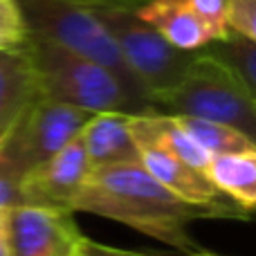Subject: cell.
Returning a JSON list of instances; mask_svg holds the SVG:
<instances>
[{
    "label": "cell",
    "mask_w": 256,
    "mask_h": 256,
    "mask_svg": "<svg viewBox=\"0 0 256 256\" xmlns=\"http://www.w3.org/2000/svg\"><path fill=\"white\" fill-rule=\"evenodd\" d=\"M130 117L128 112H94L86 126L81 128L79 137L86 148L90 171L117 164H137L140 148L130 132Z\"/></svg>",
    "instance_id": "30bf717a"
},
{
    "label": "cell",
    "mask_w": 256,
    "mask_h": 256,
    "mask_svg": "<svg viewBox=\"0 0 256 256\" xmlns=\"http://www.w3.org/2000/svg\"><path fill=\"white\" fill-rule=\"evenodd\" d=\"M227 27L256 43V0H227Z\"/></svg>",
    "instance_id": "e0dca14e"
},
{
    "label": "cell",
    "mask_w": 256,
    "mask_h": 256,
    "mask_svg": "<svg viewBox=\"0 0 256 256\" xmlns=\"http://www.w3.org/2000/svg\"><path fill=\"white\" fill-rule=\"evenodd\" d=\"M0 256L9 254V209H0Z\"/></svg>",
    "instance_id": "ffe728a7"
},
{
    "label": "cell",
    "mask_w": 256,
    "mask_h": 256,
    "mask_svg": "<svg viewBox=\"0 0 256 256\" xmlns=\"http://www.w3.org/2000/svg\"><path fill=\"white\" fill-rule=\"evenodd\" d=\"M178 124L191 135L196 144H200L209 155H227V153H240V150L254 148L252 142H248L240 132L232 130L227 126L214 124V122L200 120V117L189 115H173Z\"/></svg>",
    "instance_id": "9a60e30c"
},
{
    "label": "cell",
    "mask_w": 256,
    "mask_h": 256,
    "mask_svg": "<svg viewBox=\"0 0 256 256\" xmlns=\"http://www.w3.org/2000/svg\"><path fill=\"white\" fill-rule=\"evenodd\" d=\"M92 115L94 112L36 94L0 144V158L25 176L79 137Z\"/></svg>",
    "instance_id": "8992f818"
},
{
    "label": "cell",
    "mask_w": 256,
    "mask_h": 256,
    "mask_svg": "<svg viewBox=\"0 0 256 256\" xmlns=\"http://www.w3.org/2000/svg\"><path fill=\"white\" fill-rule=\"evenodd\" d=\"M196 16H200L214 32L220 36L227 34V0H180Z\"/></svg>",
    "instance_id": "ac0fdd59"
},
{
    "label": "cell",
    "mask_w": 256,
    "mask_h": 256,
    "mask_svg": "<svg viewBox=\"0 0 256 256\" xmlns=\"http://www.w3.org/2000/svg\"><path fill=\"white\" fill-rule=\"evenodd\" d=\"M27 40H30V27L18 2L0 0V52H20Z\"/></svg>",
    "instance_id": "2e32d148"
},
{
    "label": "cell",
    "mask_w": 256,
    "mask_h": 256,
    "mask_svg": "<svg viewBox=\"0 0 256 256\" xmlns=\"http://www.w3.org/2000/svg\"><path fill=\"white\" fill-rule=\"evenodd\" d=\"M137 0H92L90 12L120 50L128 72L150 102L173 90L186 76L196 52L173 48L135 12Z\"/></svg>",
    "instance_id": "3957f363"
},
{
    "label": "cell",
    "mask_w": 256,
    "mask_h": 256,
    "mask_svg": "<svg viewBox=\"0 0 256 256\" xmlns=\"http://www.w3.org/2000/svg\"><path fill=\"white\" fill-rule=\"evenodd\" d=\"M137 16L178 50L198 52L218 34L180 0H137Z\"/></svg>",
    "instance_id": "8fae6325"
},
{
    "label": "cell",
    "mask_w": 256,
    "mask_h": 256,
    "mask_svg": "<svg viewBox=\"0 0 256 256\" xmlns=\"http://www.w3.org/2000/svg\"><path fill=\"white\" fill-rule=\"evenodd\" d=\"M22 52L32 63L38 94L45 99L88 112H162L155 104L128 88L110 68L74 52L63 43L30 34Z\"/></svg>",
    "instance_id": "7a4b0ae2"
},
{
    "label": "cell",
    "mask_w": 256,
    "mask_h": 256,
    "mask_svg": "<svg viewBox=\"0 0 256 256\" xmlns=\"http://www.w3.org/2000/svg\"><path fill=\"white\" fill-rule=\"evenodd\" d=\"M16 2L25 16L32 36L56 40L84 56L94 58L97 63L110 68L140 97L150 102L144 88L128 72L124 58L110 40V36L104 32V27L92 16L90 12L92 0H16Z\"/></svg>",
    "instance_id": "5b68a950"
},
{
    "label": "cell",
    "mask_w": 256,
    "mask_h": 256,
    "mask_svg": "<svg viewBox=\"0 0 256 256\" xmlns=\"http://www.w3.org/2000/svg\"><path fill=\"white\" fill-rule=\"evenodd\" d=\"M76 256H155V254H146V252H132V250H124V248H112V245H104L97 240L84 236L81 240V248Z\"/></svg>",
    "instance_id": "d6986e66"
},
{
    "label": "cell",
    "mask_w": 256,
    "mask_h": 256,
    "mask_svg": "<svg viewBox=\"0 0 256 256\" xmlns=\"http://www.w3.org/2000/svg\"><path fill=\"white\" fill-rule=\"evenodd\" d=\"M207 178L216 184L220 194L234 200L248 214H256V148L240 153L212 155L207 168Z\"/></svg>",
    "instance_id": "4fadbf2b"
},
{
    "label": "cell",
    "mask_w": 256,
    "mask_h": 256,
    "mask_svg": "<svg viewBox=\"0 0 256 256\" xmlns=\"http://www.w3.org/2000/svg\"><path fill=\"white\" fill-rule=\"evenodd\" d=\"M36 94V76L25 52H0V144Z\"/></svg>",
    "instance_id": "7c38bea8"
},
{
    "label": "cell",
    "mask_w": 256,
    "mask_h": 256,
    "mask_svg": "<svg viewBox=\"0 0 256 256\" xmlns=\"http://www.w3.org/2000/svg\"><path fill=\"white\" fill-rule=\"evenodd\" d=\"M88 173L90 164L86 158V148L81 144V137H74L56 155L22 176V204L74 212V200L84 189Z\"/></svg>",
    "instance_id": "9c48e42d"
},
{
    "label": "cell",
    "mask_w": 256,
    "mask_h": 256,
    "mask_svg": "<svg viewBox=\"0 0 256 256\" xmlns=\"http://www.w3.org/2000/svg\"><path fill=\"white\" fill-rule=\"evenodd\" d=\"M74 212L122 222L184 254L198 250L189 232L191 222L212 220L207 212L164 189L140 162L92 168L74 200Z\"/></svg>",
    "instance_id": "6da1fadb"
},
{
    "label": "cell",
    "mask_w": 256,
    "mask_h": 256,
    "mask_svg": "<svg viewBox=\"0 0 256 256\" xmlns=\"http://www.w3.org/2000/svg\"><path fill=\"white\" fill-rule=\"evenodd\" d=\"M186 256H220V254H214V252H204V250H196V252L186 254Z\"/></svg>",
    "instance_id": "44dd1931"
},
{
    "label": "cell",
    "mask_w": 256,
    "mask_h": 256,
    "mask_svg": "<svg viewBox=\"0 0 256 256\" xmlns=\"http://www.w3.org/2000/svg\"><path fill=\"white\" fill-rule=\"evenodd\" d=\"M168 115H189L240 132L256 148V102L216 61L196 52L186 76L158 99Z\"/></svg>",
    "instance_id": "277c9868"
},
{
    "label": "cell",
    "mask_w": 256,
    "mask_h": 256,
    "mask_svg": "<svg viewBox=\"0 0 256 256\" xmlns=\"http://www.w3.org/2000/svg\"><path fill=\"white\" fill-rule=\"evenodd\" d=\"M202 56L225 68L234 81L256 102V43L234 30L198 50Z\"/></svg>",
    "instance_id": "5bb4252c"
},
{
    "label": "cell",
    "mask_w": 256,
    "mask_h": 256,
    "mask_svg": "<svg viewBox=\"0 0 256 256\" xmlns=\"http://www.w3.org/2000/svg\"><path fill=\"white\" fill-rule=\"evenodd\" d=\"M140 148V164L173 196L184 200L191 207H198L216 220H250L252 214L240 209L234 200L216 189L207 173L180 162L178 158L164 153V150L150 148V146H137Z\"/></svg>",
    "instance_id": "ba28073f"
},
{
    "label": "cell",
    "mask_w": 256,
    "mask_h": 256,
    "mask_svg": "<svg viewBox=\"0 0 256 256\" xmlns=\"http://www.w3.org/2000/svg\"><path fill=\"white\" fill-rule=\"evenodd\" d=\"M84 232L74 212L18 204L9 209L12 256H76Z\"/></svg>",
    "instance_id": "52a82bcc"
}]
</instances>
